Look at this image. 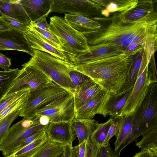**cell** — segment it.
<instances>
[{
	"mask_svg": "<svg viewBox=\"0 0 157 157\" xmlns=\"http://www.w3.org/2000/svg\"><path fill=\"white\" fill-rule=\"evenodd\" d=\"M144 52L137 54L136 58H134V62L128 75L124 85L121 92L126 91L132 89L136 82L140 68Z\"/></svg>",
	"mask_w": 157,
	"mask_h": 157,
	"instance_id": "27",
	"label": "cell"
},
{
	"mask_svg": "<svg viewBox=\"0 0 157 157\" xmlns=\"http://www.w3.org/2000/svg\"><path fill=\"white\" fill-rule=\"evenodd\" d=\"M132 88L117 94L106 92L98 114L102 115L104 117L111 116L113 118H120L122 109Z\"/></svg>",
	"mask_w": 157,
	"mask_h": 157,
	"instance_id": "13",
	"label": "cell"
},
{
	"mask_svg": "<svg viewBox=\"0 0 157 157\" xmlns=\"http://www.w3.org/2000/svg\"><path fill=\"white\" fill-rule=\"evenodd\" d=\"M52 81L49 77L34 67H23L3 97L27 86L31 88L32 90H34Z\"/></svg>",
	"mask_w": 157,
	"mask_h": 157,
	"instance_id": "10",
	"label": "cell"
},
{
	"mask_svg": "<svg viewBox=\"0 0 157 157\" xmlns=\"http://www.w3.org/2000/svg\"><path fill=\"white\" fill-rule=\"evenodd\" d=\"M125 21H151L157 20V14L152 1L139 0L137 6L126 14L121 15Z\"/></svg>",
	"mask_w": 157,
	"mask_h": 157,
	"instance_id": "16",
	"label": "cell"
},
{
	"mask_svg": "<svg viewBox=\"0 0 157 157\" xmlns=\"http://www.w3.org/2000/svg\"><path fill=\"white\" fill-rule=\"evenodd\" d=\"M119 118H113V122L109 129L106 138L103 144L102 147H106L110 144L109 141L114 136L117 138L119 131Z\"/></svg>",
	"mask_w": 157,
	"mask_h": 157,
	"instance_id": "38",
	"label": "cell"
},
{
	"mask_svg": "<svg viewBox=\"0 0 157 157\" xmlns=\"http://www.w3.org/2000/svg\"><path fill=\"white\" fill-rule=\"evenodd\" d=\"M113 121V118H111L106 122L98 123L97 128L90 138L100 148L103 146L109 128Z\"/></svg>",
	"mask_w": 157,
	"mask_h": 157,
	"instance_id": "30",
	"label": "cell"
},
{
	"mask_svg": "<svg viewBox=\"0 0 157 157\" xmlns=\"http://www.w3.org/2000/svg\"><path fill=\"white\" fill-rule=\"evenodd\" d=\"M71 91L72 93L76 88L90 78L78 71L73 70L69 74Z\"/></svg>",
	"mask_w": 157,
	"mask_h": 157,
	"instance_id": "36",
	"label": "cell"
},
{
	"mask_svg": "<svg viewBox=\"0 0 157 157\" xmlns=\"http://www.w3.org/2000/svg\"><path fill=\"white\" fill-rule=\"evenodd\" d=\"M103 9L95 0H52L51 12L77 14L93 20L99 17Z\"/></svg>",
	"mask_w": 157,
	"mask_h": 157,
	"instance_id": "8",
	"label": "cell"
},
{
	"mask_svg": "<svg viewBox=\"0 0 157 157\" xmlns=\"http://www.w3.org/2000/svg\"><path fill=\"white\" fill-rule=\"evenodd\" d=\"M49 30L57 36L76 56L79 53L90 52L84 35L71 27L64 18L57 16L50 18Z\"/></svg>",
	"mask_w": 157,
	"mask_h": 157,
	"instance_id": "6",
	"label": "cell"
},
{
	"mask_svg": "<svg viewBox=\"0 0 157 157\" xmlns=\"http://www.w3.org/2000/svg\"><path fill=\"white\" fill-rule=\"evenodd\" d=\"M7 50L24 52L31 56L33 54L25 33L14 29L0 32V50Z\"/></svg>",
	"mask_w": 157,
	"mask_h": 157,
	"instance_id": "12",
	"label": "cell"
},
{
	"mask_svg": "<svg viewBox=\"0 0 157 157\" xmlns=\"http://www.w3.org/2000/svg\"><path fill=\"white\" fill-rule=\"evenodd\" d=\"M93 119L74 118L71 122V126L77 137L79 144L90 137L98 124Z\"/></svg>",
	"mask_w": 157,
	"mask_h": 157,
	"instance_id": "23",
	"label": "cell"
},
{
	"mask_svg": "<svg viewBox=\"0 0 157 157\" xmlns=\"http://www.w3.org/2000/svg\"><path fill=\"white\" fill-rule=\"evenodd\" d=\"M108 23L98 29L83 33L90 48L116 47L124 52L134 45L142 46L149 63L157 50V20L128 21L118 13L104 17Z\"/></svg>",
	"mask_w": 157,
	"mask_h": 157,
	"instance_id": "1",
	"label": "cell"
},
{
	"mask_svg": "<svg viewBox=\"0 0 157 157\" xmlns=\"http://www.w3.org/2000/svg\"><path fill=\"white\" fill-rule=\"evenodd\" d=\"M1 18L11 28L23 32L24 33L29 29V26L22 23L17 21L4 15Z\"/></svg>",
	"mask_w": 157,
	"mask_h": 157,
	"instance_id": "37",
	"label": "cell"
},
{
	"mask_svg": "<svg viewBox=\"0 0 157 157\" xmlns=\"http://www.w3.org/2000/svg\"><path fill=\"white\" fill-rule=\"evenodd\" d=\"M86 140L78 145L72 146L71 157H84Z\"/></svg>",
	"mask_w": 157,
	"mask_h": 157,
	"instance_id": "42",
	"label": "cell"
},
{
	"mask_svg": "<svg viewBox=\"0 0 157 157\" xmlns=\"http://www.w3.org/2000/svg\"><path fill=\"white\" fill-rule=\"evenodd\" d=\"M31 22L35 23L44 16L51 13L52 0H20Z\"/></svg>",
	"mask_w": 157,
	"mask_h": 157,
	"instance_id": "18",
	"label": "cell"
},
{
	"mask_svg": "<svg viewBox=\"0 0 157 157\" xmlns=\"http://www.w3.org/2000/svg\"><path fill=\"white\" fill-rule=\"evenodd\" d=\"M102 90L99 85L90 78L77 86L72 93L75 112Z\"/></svg>",
	"mask_w": 157,
	"mask_h": 157,
	"instance_id": "17",
	"label": "cell"
},
{
	"mask_svg": "<svg viewBox=\"0 0 157 157\" xmlns=\"http://www.w3.org/2000/svg\"><path fill=\"white\" fill-rule=\"evenodd\" d=\"M141 140L136 144L142 149H148L157 154V128L152 130L143 136Z\"/></svg>",
	"mask_w": 157,
	"mask_h": 157,
	"instance_id": "31",
	"label": "cell"
},
{
	"mask_svg": "<svg viewBox=\"0 0 157 157\" xmlns=\"http://www.w3.org/2000/svg\"><path fill=\"white\" fill-rule=\"evenodd\" d=\"M100 148L90 138H88L84 157H97Z\"/></svg>",
	"mask_w": 157,
	"mask_h": 157,
	"instance_id": "40",
	"label": "cell"
},
{
	"mask_svg": "<svg viewBox=\"0 0 157 157\" xmlns=\"http://www.w3.org/2000/svg\"><path fill=\"white\" fill-rule=\"evenodd\" d=\"M39 116L24 117L23 118L9 128L6 136L0 144V151H2L15 139L26 129L34 125L40 124Z\"/></svg>",
	"mask_w": 157,
	"mask_h": 157,
	"instance_id": "20",
	"label": "cell"
},
{
	"mask_svg": "<svg viewBox=\"0 0 157 157\" xmlns=\"http://www.w3.org/2000/svg\"><path fill=\"white\" fill-rule=\"evenodd\" d=\"M132 157H157V154L148 149H142Z\"/></svg>",
	"mask_w": 157,
	"mask_h": 157,
	"instance_id": "46",
	"label": "cell"
},
{
	"mask_svg": "<svg viewBox=\"0 0 157 157\" xmlns=\"http://www.w3.org/2000/svg\"><path fill=\"white\" fill-rule=\"evenodd\" d=\"M12 29L1 17L0 16V32Z\"/></svg>",
	"mask_w": 157,
	"mask_h": 157,
	"instance_id": "49",
	"label": "cell"
},
{
	"mask_svg": "<svg viewBox=\"0 0 157 157\" xmlns=\"http://www.w3.org/2000/svg\"><path fill=\"white\" fill-rule=\"evenodd\" d=\"M46 127L39 129L29 137L21 141L13 153L20 150L39 137L44 135L46 133L45 130Z\"/></svg>",
	"mask_w": 157,
	"mask_h": 157,
	"instance_id": "39",
	"label": "cell"
},
{
	"mask_svg": "<svg viewBox=\"0 0 157 157\" xmlns=\"http://www.w3.org/2000/svg\"><path fill=\"white\" fill-rule=\"evenodd\" d=\"M134 58L126 52L88 63L75 64V70L87 76L105 92H120L132 67Z\"/></svg>",
	"mask_w": 157,
	"mask_h": 157,
	"instance_id": "2",
	"label": "cell"
},
{
	"mask_svg": "<svg viewBox=\"0 0 157 157\" xmlns=\"http://www.w3.org/2000/svg\"><path fill=\"white\" fill-rule=\"evenodd\" d=\"M20 71L18 68L0 71V99L4 97Z\"/></svg>",
	"mask_w": 157,
	"mask_h": 157,
	"instance_id": "28",
	"label": "cell"
},
{
	"mask_svg": "<svg viewBox=\"0 0 157 157\" xmlns=\"http://www.w3.org/2000/svg\"><path fill=\"white\" fill-rule=\"evenodd\" d=\"M45 130L48 140L64 146L72 144L76 137L71 122H50Z\"/></svg>",
	"mask_w": 157,
	"mask_h": 157,
	"instance_id": "14",
	"label": "cell"
},
{
	"mask_svg": "<svg viewBox=\"0 0 157 157\" xmlns=\"http://www.w3.org/2000/svg\"><path fill=\"white\" fill-rule=\"evenodd\" d=\"M64 149L63 145L48 140L31 157H55Z\"/></svg>",
	"mask_w": 157,
	"mask_h": 157,
	"instance_id": "29",
	"label": "cell"
},
{
	"mask_svg": "<svg viewBox=\"0 0 157 157\" xmlns=\"http://www.w3.org/2000/svg\"><path fill=\"white\" fill-rule=\"evenodd\" d=\"M38 116H39V121L40 124L47 126L50 123L49 118L48 116L44 115Z\"/></svg>",
	"mask_w": 157,
	"mask_h": 157,
	"instance_id": "47",
	"label": "cell"
},
{
	"mask_svg": "<svg viewBox=\"0 0 157 157\" xmlns=\"http://www.w3.org/2000/svg\"><path fill=\"white\" fill-rule=\"evenodd\" d=\"M29 27V29L25 33V36L33 49L47 52L57 59L75 64L76 56L58 49L36 30Z\"/></svg>",
	"mask_w": 157,
	"mask_h": 157,
	"instance_id": "11",
	"label": "cell"
},
{
	"mask_svg": "<svg viewBox=\"0 0 157 157\" xmlns=\"http://www.w3.org/2000/svg\"><path fill=\"white\" fill-rule=\"evenodd\" d=\"M132 116L136 142L140 136L157 128V82L150 84L145 97Z\"/></svg>",
	"mask_w": 157,
	"mask_h": 157,
	"instance_id": "4",
	"label": "cell"
},
{
	"mask_svg": "<svg viewBox=\"0 0 157 157\" xmlns=\"http://www.w3.org/2000/svg\"><path fill=\"white\" fill-rule=\"evenodd\" d=\"M148 66L147 77L150 84L157 82V72L156 67L154 55L152 56Z\"/></svg>",
	"mask_w": 157,
	"mask_h": 157,
	"instance_id": "41",
	"label": "cell"
},
{
	"mask_svg": "<svg viewBox=\"0 0 157 157\" xmlns=\"http://www.w3.org/2000/svg\"><path fill=\"white\" fill-rule=\"evenodd\" d=\"M48 140L46 133L30 144L6 157H31Z\"/></svg>",
	"mask_w": 157,
	"mask_h": 157,
	"instance_id": "26",
	"label": "cell"
},
{
	"mask_svg": "<svg viewBox=\"0 0 157 157\" xmlns=\"http://www.w3.org/2000/svg\"><path fill=\"white\" fill-rule=\"evenodd\" d=\"M138 1V0H106L101 14L105 17H109L111 13L114 12L124 15L135 7Z\"/></svg>",
	"mask_w": 157,
	"mask_h": 157,
	"instance_id": "24",
	"label": "cell"
},
{
	"mask_svg": "<svg viewBox=\"0 0 157 157\" xmlns=\"http://www.w3.org/2000/svg\"><path fill=\"white\" fill-rule=\"evenodd\" d=\"M72 144L64 145L63 157H71Z\"/></svg>",
	"mask_w": 157,
	"mask_h": 157,
	"instance_id": "48",
	"label": "cell"
},
{
	"mask_svg": "<svg viewBox=\"0 0 157 157\" xmlns=\"http://www.w3.org/2000/svg\"><path fill=\"white\" fill-rule=\"evenodd\" d=\"M11 65V59L0 52V68L4 70H8Z\"/></svg>",
	"mask_w": 157,
	"mask_h": 157,
	"instance_id": "44",
	"label": "cell"
},
{
	"mask_svg": "<svg viewBox=\"0 0 157 157\" xmlns=\"http://www.w3.org/2000/svg\"><path fill=\"white\" fill-rule=\"evenodd\" d=\"M31 88L27 86L0 99V112L17 99L29 94Z\"/></svg>",
	"mask_w": 157,
	"mask_h": 157,
	"instance_id": "34",
	"label": "cell"
},
{
	"mask_svg": "<svg viewBox=\"0 0 157 157\" xmlns=\"http://www.w3.org/2000/svg\"><path fill=\"white\" fill-rule=\"evenodd\" d=\"M64 18L71 27L82 33L98 29L102 26L100 22L80 15L65 13Z\"/></svg>",
	"mask_w": 157,
	"mask_h": 157,
	"instance_id": "22",
	"label": "cell"
},
{
	"mask_svg": "<svg viewBox=\"0 0 157 157\" xmlns=\"http://www.w3.org/2000/svg\"><path fill=\"white\" fill-rule=\"evenodd\" d=\"M47 16V15L43 16L34 23V25L42 29L50 31L49 25L48 24L46 21V17Z\"/></svg>",
	"mask_w": 157,
	"mask_h": 157,
	"instance_id": "45",
	"label": "cell"
},
{
	"mask_svg": "<svg viewBox=\"0 0 157 157\" xmlns=\"http://www.w3.org/2000/svg\"><path fill=\"white\" fill-rule=\"evenodd\" d=\"M113 150L109 144L106 147H102L100 148L97 157H113Z\"/></svg>",
	"mask_w": 157,
	"mask_h": 157,
	"instance_id": "43",
	"label": "cell"
},
{
	"mask_svg": "<svg viewBox=\"0 0 157 157\" xmlns=\"http://www.w3.org/2000/svg\"><path fill=\"white\" fill-rule=\"evenodd\" d=\"M72 93L53 81L37 89L30 90L26 102L21 109L19 116L33 117L34 112Z\"/></svg>",
	"mask_w": 157,
	"mask_h": 157,
	"instance_id": "5",
	"label": "cell"
},
{
	"mask_svg": "<svg viewBox=\"0 0 157 157\" xmlns=\"http://www.w3.org/2000/svg\"><path fill=\"white\" fill-rule=\"evenodd\" d=\"M29 93L15 101L1 111L0 121L10 113L23 106L26 102Z\"/></svg>",
	"mask_w": 157,
	"mask_h": 157,
	"instance_id": "35",
	"label": "cell"
},
{
	"mask_svg": "<svg viewBox=\"0 0 157 157\" xmlns=\"http://www.w3.org/2000/svg\"><path fill=\"white\" fill-rule=\"evenodd\" d=\"M148 64L146 56L143 55L138 77L120 117L133 115L145 97L150 84L147 77Z\"/></svg>",
	"mask_w": 157,
	"mask_h": 157,
	"instance_id": "7",
	"label": "cell"
},
{
	"mask_svg": "<svg viewBox=\"0 0 157 157\" xmlns=\"http://www.w3.org/2000/svg\"><path fill=\"white\" fill-rule=\"evenodd\" d=\"M64 156V151L61 153L59 154L55 157H63Z\"/></svg>",
	"mask_w": 157,
	"mask_h": 157,
	"instance_id": "50",
	"label": "cell"
},
{
	"mask_svg": "<svg viewBox=\"0 0 157 157\" xmlns=\"http://www.w3.org/2000/svg\"><path fill=\"white\" fill-rule=\"evenodd\" d=\"M90 52L79 54L75 59V64H80L96 61L108 57L114 56L124 52L116 47H101L90 48Z\"/></svg>",
	"mask_w": 157,
	"mask_h": 157,
	"instance_id": "21",
	"label": "cell"
},
{
	"mask_svg": "<svg viewBox=\"0 0 157 157\" xmlns=\"http://www.w3.org/2000/svg\"><path fill=\"white\" fill-rule=\"evenodd\" d=\"M106 92L102 90L75 112V118L92 119L98 114Z\"/></svg>",
	"mask_w": 157,
	"mask_h": 157,
	"instance_id": "25",
	"label": "cell"
},
{
	"mask_svg": "<svg viewBox=\"0 0 157 157\" xmlns=\"http://www.w3.org/2000/svg\"><path fill=\"white\" fill-rule=\"evenodd\" d=\"M42 115L48 116L50 123L71 122L75 117L74 101L72 94L35 111L33 116Z\"/></svg>",
	"mask_w": 157,
	"mask_h": 157,
	"instance_id": "9",
	"label": "cell"
},
{
	"mask_svg": "<svg viewBox=\"0 0 157 157\" xmlns=\"http://www.w3.org/2000/svg\"><path fill=\"white\" fill-rule=\"evenodd\" d=\"M22 66L35 67L56 84L71 92L69 74L75 70V64L57 59L47 52L33 49V55Z\"/></svg>",
	"mask_w": 157,
	"mask_h": 157,
	"instance_id": "3",
	"label": "cell"
},
{
	"mask_svg": "<svg viewBox=\"0 0 157 157\" xmlns=\"http://www.w3.org/2000/svg\"><path fill=\"white\" fill-rule=\"evenodd\" d=\"M20 1L0 0V13L29 26L30 20Z\"/></svg>",
	"mask_w": 157,
	"mask_h": 157,
	"instance_id": "19",
	"label": "cell"
},
{
	"mask_svg": "<svg viewBox=\"0 0 157 157\" xmlns=\"http://www.w3.org/2000/svg\"><path fill=\"white\" fill-rule=\"evenodd\" d=\"M29 26L41 34L42 36L54 44L58 49L63 50L77 56L73 53L57 36L50 31L42 29L31 22Z\"/></svg>",
	"mask_w": 157,
	"mask_h": 157,
	"instance_id": "32",
	"label": "cell"
},
{
	"mask_svg": "<svg viewBox=\"0 0 157 157\" xmlns=\"http://www.w3.org/2000/svg\"><path fill=\"white\" fill-rule=\"evenodd\" d=\"M22 107L10 113L0 121V144L6 136L12 122L19 116Z\"/></svg>",
	"mask_w": 157,
	"mask_h": 157,
	"instance_id": "33",
	"label": "cell"
},
{
	"mask_svg": "<svg viewBox=\"0 0 157 157\" xmlns=\"http://www.w3.org/2000/svg\"><path fill=\"white\" fill-rule=\"evenodd\" d=\"M119 121V132L113 143V157H119L121 151L135 139L132 116L120 117Z\"/></svg>",
	"mask_w": 157,
	"mask_h": 157,
	"instance_id": "15",
	"label": "cell"
}]
</instances>
